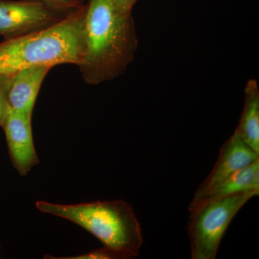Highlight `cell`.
Masks as SVG:
<instances>
[{"mask_svg": "<svg viewBox=\"0 0 259 259\" xmlns=\"http://www.w3.org/2000/svg\"><path fill=\"white\" fill-rule=\"evenodd\" d=\"M259 192L245 191L203 202L189 209L187 224L191 258L214 259L232 220Z\"/></svg>", "mask_w": 259, "mask_h": 259, "instance_id": "277c9868", "label": "cell"}, {"mask_svg": "<svg viewBox=\"0 0 259 259\" xmlns=\"http://www.w3.org/2000/svg\"><path fill=\"white\" fill-rule=\"evenodd\" d=\"M59 21L54 10L37 0H0V35L20 36Z\"/></svg>", "mask_w": 259, "mask_h": 259, "instance_id": "5b68a950", "label": "cell"}, {"mask_svg": "<svg viewBox=\"0 0 259 259\" xmlns=\"http://www.w3.org/2000/svg\"><path fill=\"white\" fill-rule=\"evenodd\" d=\"M51 69L48 66H30L15 73L7 93L9 108L32 117L39 90Z\"/></svg>", "mask_w": 259, "mask_h": 259, "instance_id": "ba28073f", "label": "cell"}, {"mask_svg": "<svg viewBox=\"0 0 259 259\" xmlns=\"http://www.w3.org/2000/svg\"><path fill=\"white\" fill-rule=\"evenodd\" d=\"M11 76H5L0 75V126L3 127L5 117L8 113V107L7 101V93L9 88Z\"/></svg>", "mask_w": 259, "mask_h": 259, "instance_id": "7c38bea8", "label": "cell"}, {"mask_svg": "<svg viewBox=\"0 0 259 259\" xmlns=\"http://www.w3.org/2000/svg\"><path fill=\"white\" fill-rule=\"evenodd\" d=\"M53 10H66L77 5L76 0H37Z\"/></svg>", "mask_w": 259, "mask_h": 259, "instance_id": "4fadbf2b", "label": "cell"}, {"mask_svg": "<svg viewBox=\"0 0 259 259\" xmlns=\"http://www.w3.org/2000/svg\"><path fill=\"white\" fill-rule=\"evenodd\" d=\"M83 79L97 84L122 74L134 60L138 40L131 13L112 0H90L83 23Z\"/></svg>", "mask_w": 259, "mask_h": 259, "instance_id": "6da1fadb", "label": "cell"}, {"mask_svg": "<svg viewBox=\"0 0 259 259\" xmlns=\"http://www.w3.org/2000/svg\"><path fill=\"white\" fill-rule=\"evenodd\" d=\"M36 207L40 212L81 226L104 246L123 253L127 258L139 255L144 241L141 225L132 206L125 201H95L69 205L38 201Z\"/></svg>", "mask_w": 259, "mask_h": 259, "instance_id": "3957f363", "label": "cell"}, {"mask_svg": "<svg viewBox=\"0 0 259 259\" xmlns=\"http://www.w3.org/2000/svg\"><path fill=\"white\" fill-rule=\"evenodd\" d=\"M245 191L259 192V159L233 174L199 199L192 200L189 209L203 202L223 198Z\"/></svg>", "mask_w": 259, "mask_h": 259, "instance_id": "9c48e42d", "label": "cell"}, {"mask_svg": "<svg viewBox=\"0 0 259 259\" xmlns=\"http://www.w3.org/2000/svg\"><path fill=\"white\" fill-rule=\"evenodd\" d=\"M32 117L8 108L3 127L10 157L21 176H25L39 163L32 138Z\"/></svg>", "mask_w": 259, "mask_h": 259, "instance_id": "52a82bcc", "label": "cell"}, {"mask_svg": "<svg viewBox=\"0 0 259 259\" xmlns=\"http://www.w3.org/2000/svg\"><path fill=\"white\" fill-rule=\"evenodd\" d=\"M85 13L86 9L78 10L49 26L0 44V75L12 76L30 66H81Z\"/></svg>", "mask_w": 259, "mask_h": 259, "instance_id": "7a4b0ae2", "label": "cell"}, {"mask_svg": "<svg viewBox=\"0 0 259 259\" xmlns=\"http://www.w3.org/2000/svg\"><path fill=\"white\" fill-rule=\"evenodd\" d=\"M115 6L121 11L125 13H131L132 7L131 5V0H112Z\"/></svg>", "mask_w": 259, "mask_h": 259, "instance_id": "5bb4252c", "label": "cell"}, {"mask_svg": "<svg viewBox=\"0 0 259 259\" xmlns=\"http://www.w3.org/2000/svg\"><path fill=\"white\" fill-rule=\"evenodd\" d=\"M235 131L259 153V90L254 79H250L245 86L244 107Z\"/></svg>", "mask_w": 259, "mask_h": 259, "instance_id": "30bf717a", "label": "cell"}, {"mask_svg": "<svg viewBox=\"0 0 259 259\" xmlns=\"http://www.w3.org/2000/svg\"><path fill=\"white\" fill-rule=\"evenodd\" d=\"M259 159V153L248 146L235 131L221 146L212 171L201 183L192 200L199 199L233 174Z\"/></svg>", "mask_w": 259, "mask_h": 259, "instance_id": "8992f818", "label": "cell"}, {"mask_svg": "<svg viewBox=\"0 0 259 259\" xmlns=\"http://www.w3.org/2000/svg\"><path fill=\"white\" fill-rule=\"evenodd\" d=\"M63 259H127L123 253L117 250L103 246L99 249L92 250L85 254L77 255L74 257H64V258H57Z\"/></svg>", "mask_w": 259, "mask_h": 259, "instance_id": "8fae6325", "label": "cell"}, {"mask_svg": "<svg viewBox=\"0 0 259 259\" xmlns=\"http://www.w3.org/2000/svg\"><path fill=\"white\" fill-rule=\"evenodd\" d=\"M136 2H137V0H131V7H132V8H133V6H134L135 3H136Z\"/></svg>", "mask_w": 259, "mask_h": 259, "instance_id": "9a60e30c", "label": "cell"}]
</instances>
